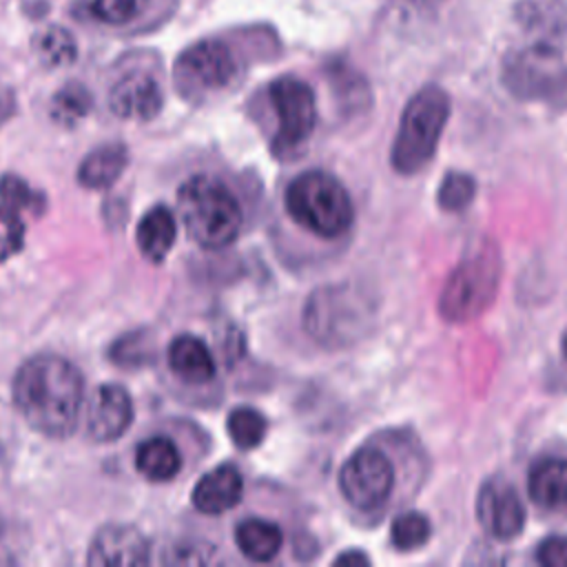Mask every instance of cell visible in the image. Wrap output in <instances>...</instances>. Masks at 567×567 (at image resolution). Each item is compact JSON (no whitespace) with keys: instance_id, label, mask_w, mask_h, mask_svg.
Segmentation results:
<instances>
[{"instance_id":"obj_1","label":"cell","mask_w":567,"mask_h":567,"mask_svg":"<svg viewBox=\"0 0 567 567\" xmlns=\"http://www.w3.org/2000/svg\"><path fill=\"white\" fill-rule=\"evenodd\" d=\"M13 401L38 432L55 439L69 436L84 401L82 374L62 357L38 354L16 372Z\"/></svg>"},{"instance_id":"obj_2","label":"cell","mask_w":567,"mask_h":567,"mask_svg":"<svg viewBox=\"0 0 567 567\" xmlns=\"http://www.w3.org/2000/svg\"><path fill=\"white\" fill-rule=\"evenodd\" d=\"M288 217L319 239H339L354 224V206L346 186L330 173L312 168L290 179L284 193Z\"/></svg>"},{"instance_id":"obj_3","label":"cell","mask_w":567,"mask_h":567,"mask_svg":"<svg viewBox=\"0 0 567 567\" xmlns=\"http://www.w3.org/2000/svg\"><path fill=\"white\" fill-rule=\"evenodd\" d=\"M177 210L190 239L202 248L233 244L244 226V213L235 193L217 177L195 175L179 186Z\"/></svg>"},{"instance_id":"obj_4","label":"cell","mask_w":567,"mask_h":567,"mask_svg":"<svg viewBox=\"0 0 567 567\" xmlns=\"http://www.w3.org/2000/svg\"><path fill=\"white\" fill-rule=\"evenodd\" d=\"M503 275V259L492 239L472 246L445 279L439 295V315L447 323H467L494 301Z\"/></svg>"},{"instance_id":"obj_5","label":"cell","mask_w":567,"mask_h":567,"mask_svg":"<svg viewBox=\"0 0 567 567\" xmlns=\"http://www.w3.org/2000/svg\"><path fill=\"white\" fill-rule=\"evenodd\" d=\"M374 319V301L352 284L317 288L303 308L306 332L323 348H343L361 339Z\"/></svg>"},{"instance_id":"obj_6","label":"cell","mask_w":567,"mask_h":567,"mask_svg":"<svg viewBox=\"0 0 567 567\" xmlns=\"http://www.w3.org/2000/svg\"><path fill=\"white\" fill-rule=\"evenodd\" d=\"M450 117V97L441 86H423L405 104L392 142L390 164L401 175L421 171L436 153Z\"/></svg>"},{"instance_id":"obj_7","label":"cell","mask_w":567,"mask_h":567,"mask_svg":"<svg viewBox=\"0 0 567 567\" xmlns=\"http://www.w3.org/2000/svg\"><path fill=\"white\" fill-rule=\"evenodd\" d=\"M503 82L520 100L567 104V58L554 44H529L507 55Z\"/></svg>"},{"instance_id":"obj_8","label":"cell","mask_w":567,"mask_h":567,"mask_svg":"<svg viewBox=\"0 0 567 567\" xmlns=\"http://www.w3.org/2000/svg\"><path fill=\"white\" fill-rule=\"evenodd\" d=\"M339 492L354 512H381L396 492L392 458L379 445H361L339 470Z\"/></svg>"},{"instance_id":"obj_9","label":"cell","mask_w":567,"mask_h":567,"mask_svg":"<svg viewBox=\"0 0 567 567\" xmlns=\"http://www.w3.org/2000/svg\"><path fill=\"white\" fill-rule=\"evenodd\" d=\"M270 102L277 113V135L272 148L277 155L292 153L315 131L317 124V100L310 84L299 78H277L270 89Z\"/></svg>"},{"instance_id":"obj_10","label":"cell","mask_w":567,"mask_h":567,"mask_svg":"<svg viewBox=\"0 0 567 567\" xmlns=\"http://www.w3.org/2000/svg\"><path fill=\"white\" fill-rule=\"evenodd\" d=\"M235 73L237 62L230 49L217 40H202L188 47L175 64V78L186 93L224 89L233 82Z\"/></svg>"},{"instance_id":"obj_11","label":"cell","mask_w":567,"mask_h":567,"mask_svg":"<svg viewBox=\"0 0 567 567\" xmlns=\"http://www.w3.org/2000/svg\"><path fill=\"white\" fill-rule=\"evenodd\" d=\"M478 523L496 540H512L525 527V507L509 483H485L476 503Z\"/></svg>"},{"instance_id":"obj_12","label":"cell","mask_w":567,"mask_h":567,"mask_svg":"<svg viewBox=\"0 0 567 567\" xmlns=\"http://www.w3.org/2000/svg\"><path fill=\"white\" fill-rule=\"evenodd\" d=\"M133 421V403L128 392L117 383L100 385L89 408V434L93 441L111 443L120 439Z\"/></svg>"},{"instance_id":"obj_13","label":"cell","mask_w":567,"mask_h":567,"mask_svg":"<svg viewBox=\"0 0 567 567\" xmlns=\"http://www.w3.org/2000/svg\"><path fill=\"white\" fill-rule=\"evenodd\" d=\"M148 560V540L131 525L102 527L86 554V563L91 565H146Z\"/></svg>"},{"instance_id":"obj_14","label":"cell","mask_w":567,"mask_h":567,"mask_svg":"<svg viewBox=\"0 0 567 567\" xmlns=\"http://www.w3.org/2000/svg\"><path fill=\"white\" fill-rule=\"evenodd\" d=\"M109 104L117 117L151 120L162 109V89L148 73L135 71L115 82Z\"/></svg>"},{"instance_id":"obj_15","label":"cell","mask_w":567,"mask_h":567,"mask_svg":"<svg viewBox=\"0 0 567 567\" xmlns=\"http://www.w3.org/2000/svg\"><path fill=\"white\" fill-rule=\"evenodd\" d=\"M244 494V478L235 465H219L204 474L193 489V505L202 514H224L233 509Z\"/></svg>"},{"instance_id":"obj_16","label":"cell","mask_w":567,"mask_h":567,"mask_svg":"<svg viewBox=\"0 0 567 567\" xmlns=\"http://www.w3.org/2000/svg\"><path fill=\"white\" fill-rule=\"evenodd\" d=\"M527 494L543 509L567 507V461L556 456L538 458L527 474Z\"/></svg>"},{"instance_id":"obj_17","label":"cell","mask_w":567,"mask_h":567,"mask_svg":"<svg viewBox=\"0 0 567 567\" xmlns=\"http://www.w3.org/2000/svg\"><path fill=\"white\" fill-rule=\"evenodd\" d=\"M171 370L188 383H208L215 377V361L206 343L193 334H179L168 346Z\"/></svg>"},{"instance_id":"obj_18","label":"cell","mask_w":567,"mask_h":567,"mask_svg":"<svg viewBox=\"0 0 567 567\" xmlns=\"http://www.w3.org/2000/svg\"><path fill=\"white\" fill-rule=\"evenodd\" d=\"M237 549L252 563H270L284 545V532L279 525L266 518H244L235 527Z\"/></svg>"},{"instance_id":"obj_19","label":"cell","mask_w":567,"mask_h":567,"mask_svg":"<svg viewBox=\"0 0 567 567\" xmlns=\"http://www.w3.org/2000/svg\"><path fill=\"white\" fill-rule=\"evenodd\" d=\"M177 224L166 206L151 208L137 224V246L151 261H162L173 248Z\"/></svg>"},{"instance_id":"obj_20","label":"cell","mask_w":567,"mask_h":567,"mask_svg":"<svg viewBox=\"0 0 567 567\" xmlns=\"http://www.w3.org/2000/svg\"><path fill=\"white\" fill-rule=\"evenodd\" d=\"M128 155L122 144H104L91 151L80 164L78 179L86 188H109L126 168Z\"/></svg>"},{"instance_id":"obj_21","label":"cell","mask_w":567,"mask_h":567,"mask_svg":"<svg viewBox=\"0 0 567 567\" xmlns=\"http://www.w3.org/2000/svg\"><path fill=\"white\" fill-rule=\"evenodd\" d=\"M135 465L151 481H171L182 470V456L171 439L151 436L137 447Z\"/></svg>"},{"instance_id":"obj_22","label":"cell","mask_w":567,"mask_h":567,"mask_svg":"<svg viewBox=\"0 0 567 567\" xmlns=\"http://www.w3.org/2000/svg\"><path fill=\"white\" fill-rule=\"evenodd\" d=\"M226 427H228V436L233 439L235 447L255 450L268 432V421L261 412H257L252 408H237L228 414Z\"/></svg>"},{"instance_id":"obj_23","label":"cell","mask_w":567,"mask_h":567,"mask_svg":"<svg viewBox=\"0 0 567 567\" xmlns=\"http://www.w3.org/2000/svg\"><path fill=\"white\" fill-rule=\"evenodd\" d=\"M432 536V523L421 512H405L392 520L390 543L399 551H412L423 547Z\"/></svg>"},{"instance_id":"obj_24","label":"cell","mask_w":567,"mask_h":567,"mask_svg":"<svg viewBox=\"0 0 567 567\" xmlns=\"http://www.w3.org/2000/svg\"><path fill=\"white\" fill-rule=\"evenodd\" d=\"M91 109V93L82 84H66L62 86L51 104V115L55 122L73 126L78 120H82Z\"/></svg>"},{"instance_id":"obj_25","label":"cell","mask_w":567,"mask_h":567,"mask_svg":"<svg viewBox=\"0 0 567 567\" xmlns=\"http://www.w3.org/2000/svg\"><path fill=\"white\" fill-rule=\"evenodd\" d=\"M38 58L47 66H62L75 58V40L62 27H49L35 42Z\"/></svg>"},{"instance_id":"obj_26","label":"cell","mask_w":567,"mask_h":567,"mask_svg":"<svg viewBox=\"0 0 567 567\" xmlns=\"http://www.w3.org/2000/svg\"><path fill=\"white\" fill-rule=\"evenodd\" d=\"M474 193H476L474 177L467 175V173L452 171L443 177V182L439 186V193H436V202L443 210L458 213L474 199Z\"/></svg>"},{"instance_id":"obj_27","label":"cell","mask_w":567,"mask_h":567,"mask_svg":"<svg viewBox=\"0 0 567 567\" xmlns=\"http://www.w3.org/2000/svg\"><path fill=\"white\" fill-rule=\"evenodd\" d=\"M0 202L18 210H31V213H40L44 206L42 195L35 193L27 182H22L16 175H4L0 179Z\"/></svg>"},{"instance_id":"obj_28","label":"cell","mask_w":567,"mask_h":567,"mask_svg":"<svg viewBox=\"0 0 567 567\" xmlns=\"http://www.w3.org/2000/svg\"><path fill=\"white\" fill-rule=\"evenodd\" d=\"M22 239H24L22 210L0 202V261L18 252L22 248Z\"/></svg>"},{"instance_id":"obj_29","label":"cell","mask_w":567,"mask_h":567,"mask_svg":"<svg viewBox=\"0 0 567 567\" xmlns=\"http://www.w3.org/2000/svg\"><path fill=\"white\" fill-rule=\"evenodd\" d=\"M148 0H93V16L106 24H126L135 20Z\"/></svg>"},{"instance_id":"obj_30","label":"cell","mask_w":567,"mask_h":567,"mask_svg":"<svg viewBox=\"0 0 567 567\" xmlns=\"http://www.w3.org/2000/svg\"><path fill=\"white\" fill-rule=\"evenodd\" d=\"M536 560L545 567H567V536H547L540 540Z\"/></svg>"},{"instance_id":"obj_31","label":"cell","mask_w":567,"mask_h":567,"mask_svg":"<svg viewBox=\"0 0 567 567\" xmlns=\"http://www.w3.org/2000/svg\"><path fill=\"white\" fill-rule=\"evenodd\" d=\"M334 565H346V567H361V565H370V558L363 551H346L341 556L334 558Z\"/></svg>"},{"instance_id":"obj_32","label":"cell","mask_w":567,"mask_h":567,"mask_svg":"<svg viewBox=\"0 0 567 567\" xmlns=\"http://www.w3.org/2000/svg\"><path fill=\"white\" fill-rule=\"evenodd\" d=\"M9 111V102L2 97V93H0V120L4 117V113Z\"/></svg>"},{"instance_id":"obj_33","label":"cell","mask_w":567,"mask_h":567,"mask_svg":"<svg viewBox=\"0 0 567 567\" xmlns=\"http://www.w3.org/2000/svg\"><path fill=\"white\" fill-rule=\"evenodd\" d=\"M560 348H563V357L567 359V332H565V337H563V343H560Z\"/></svg>"}]
</instances>
